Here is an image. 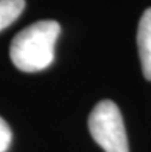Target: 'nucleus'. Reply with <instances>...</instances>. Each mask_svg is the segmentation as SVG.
Listing matches in <instances>:
<instances>
[{
    "instance_id": "2",
    "label": "nucleus",
    "mask_w": 151,
    "mask_h": 152,
    "mask_svg": "<svg viewBox=\"0 0 151 152\" xmlns=\"http://www.w3.org/2000/svg\"><path fill=\"white\" fill-rule=\"evenodd\" d=\"M88 129L105 152H130L123 118L114 102L102 100L94 106L88 118Z\"/></svg>"
},
{
    "instance_id": "1",
    "label": "nucleus",
    "mask_w": 151,
    "mask_h": 152,
    "mask_svg": "<svg viewBox=\"0 0 151 152\" xmlns=\"http://www.w3.org/2000/svg\"><path fill=\"white\" fill-rule=\"evenodd\" d=\"M60 25L54 20H42L29 25L14 37L10 48L11 61L23 72H39L54 60V46Z\"/></svg>"
},
{
    "instance_id": "3",
    "label": "nucleus",
    "mask_w": 151,
    "mask_h": 152,
    "mask_svg": "<svg viewBox=\"0 0 151 152\" xmlns=\"http://www.w3.org/2000/svg\"><path fill=\"white\" fill-rule=\"evenodd\" d=\"M137 46L144 75L147 80H151V8L144 12L139 22Z\"/></svg>"
},
{
    "instance_id": "5",
    "label": "nucleus",
    "mask_w": 151,
    "mask_h": 152,
    "mask_svg": "<svg viewBox=\"0 0 151 152\" xmlns=\"http://www.w3.org/2000/svg\"><path fill=\"white\" fill-rule=\"evenodd\" d=\"M13 140V132L11 128L8 126V123L0 117V152H6L11 145Z\"/></svg>"
},
{
    "instance_id": "4",
    "label": "nucleus",
    "mask_w": 151,
    "mask_h": 152,
    "mask_svg": "<svg viewBox=\"0 0 151 152\" xmlns=\"http://www.w3.org/2000/svg\"><path fill=\"white\" fill-rule=\"evenodd\" d=\"M23 10L25 0H0V31L14 23Z\"/></svg>"
}]
</instances>
